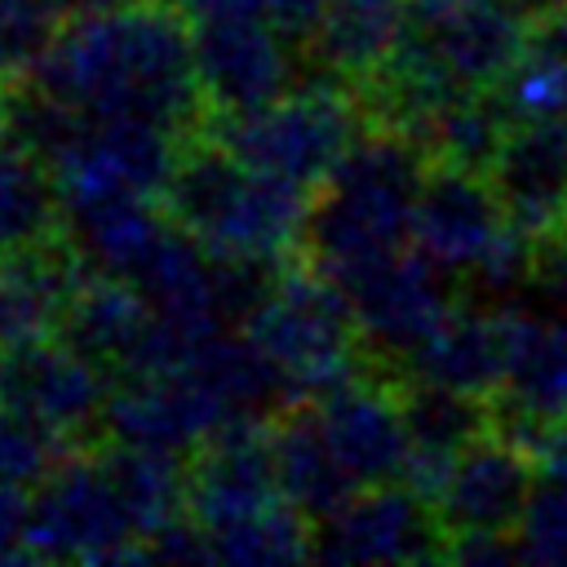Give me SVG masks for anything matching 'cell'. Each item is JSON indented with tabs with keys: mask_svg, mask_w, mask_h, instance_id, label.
I'll list each match as a JSON object with an SVG mask.
<instances>
[{
	"mask_svg": "<svg viewBox=\"0 0 567 567\" xmlns=\"http://www.w3.org/2000/svg\"><path fill=\"white\" fill-rule=\"evenodd\" d=\"M31 80L84 115L199 133L208 102L195 71V18L177 0H115L71 13Z\"/></svg>",
	"mask_w": 567,
	"mask_h": 567,
	"instance_id": "1",
	"label": "cell"
},
{
	"mask_svg": "<svg viewBox=\"0 0 567 567\" xmlns=\"http://www.w3.org/2000/svg\"><path fill=\"white\" fill-rule=\"evenodd\" d=\"M425 173L430 155L416 137L390 124H368L310 199L301 261L332 284H346L359 270L403 252L412 244Z\"/></svg>",
	"mask_w": 567,
	"mask_h": 567,
	"instance_id": "2",
	"label": "cell"
},
{
	"mask_svg": "<svg viewBox=\"0 0 567 567\" xmlns=\"http://www.w3.org/2000/svg\"><path fill=\"white\" fill-rule=\"evenodd\" d=\"M315 190L252 168L208 128L204 137L190 133L173 177L159 190V208L199 239L213 257H266V261H297L301 230Z\"/></svg>",
	"mask_w": 567,
	"mask_h": 567,
	"instance_id": "3",
	"label": "cell"
},
{
	"mask_svg": "<svg viewBox=\"0 0 567 567\" xmlns=\"http://www.w3.org/2000/svg\"><path fill=\"white\" fill-rule=\"evenodd\" d=\"M368 106L346 80H301L248 115H213L204 128L252 168L319 190L368 128Z\"/></svg>",
	"mask_w": 567,
	"mask_h": 567,
	"instance_id": "4",
	"label": "cell"
},
{
	"mask_svg": "<svg viewBox=\"0 0 567 567\" xmlns=\"http://www.w3.org/2000/svg\"><path fill=\"white\" fill-rule=\"evenodd\" d=\"M244 332H252L257 346L292 377L301 399H315L372 363L350 297L301 257L288 261L270 297L248 315Z\"/></svg>",
	"mask_w": 567,
	"mask_h": 567,
	"instance_id": "5",
	"label": "cell"
},
{
	"mask_svg": "<svg viewBox=\"0 0 567 567\" xmlns=\"http://www.w3.org/2000/svg\"><path fill=\"white\" fill-rule=\"evenodd\" d=\"M31 558L115 563L142 558V527L102 456V439L66 452L35 487L27 518Z\"/></svg>",
	"mask_w": 567,
	"mask_h": 567,
	"instance_id": "6",
	"label": "cell"
},
{
	"mask_svg": "<svg viewBox=\"0 0 567 567\" xmlns=\"http://www.w3.org/2000/svg\"><path fill=\"white\" fill-rule=\"evenodd\" d=\"M337 288L354 306L368 359L385 372H403V363L461 301V292L447 288V270L421 248H403Z\"/></svg>",
	"mask_w": 567,
	"mask_h": 567,
	"instance_id": "7",
	"label": "cell"
},
{
	"mask_svg": "<svg viewBox=\"0 0 567 567\" xmlns=\"http://www.w3.org/2000/svg\"><path fill=\"white\" fill-rule=\"evenodd\" d=\"M111 381L106 368L84 359L58 332L0 346V399L66 447L102 439Z\"/></svg>",
	"mask_w": 567,
	"mask_h": 567,
	"instance_id": "8",
	"label": "cell"
},
{
	"mask_svg": "<svg viewBox=\"0 0 567 567\" xmlns=\"http://www.w3.org/2000/svg\"><path fill=\"white\" fill-rule=\"evenodd\" d=\"M195 71L208 115H248L306 80V49L270 18H204Z\"/></svg>",
	"mask_w": 567,
	"mask_h": 567,
	"instance_id": "9",
	"label": "cell"
},
{
	"mask_svg": "<svg viewBox=\"0 0 567 567\" xmlns=\"http://www.w3.org/2000/svg\"><path fill=\"white\" fill-rule=\"evenodd\" d=\"M447 532L434 505L403 478L359 487L337 514L315 523L323 563H443Z\"/></svg>",
	"mask_w": 567,
	"mask_h": 567,
	"instance_id": "10",
	"label": "cell"
},
{
	"mask_svg": "<svg viewBox=\"0 0 567 567\" xmlns=\"http://www.w3.org/2000/svg\"><path fill=\"white\" fill-rule=\"evenodd\" d=\"M536 478H540V456L501 430H487L483 439L461 447L434 496V514L447 540L483 536V532H518Z\"/></svg>",
	"mask_w": 567,
	"mask_h": 567,
	"instance_id": "11",
	"label": "cell"
},
{
	"mask_svg": "<svg viewBox=\"0 0 567 567\" xmlns=\"http://www.w3.org/2000/svg\"><path fill=\"white\" fill-rule=\"evenodd\" d=\"M315 408H319V421L337 456L359 478V487L403 478L408 456H412V434L403 416L399 372L368 363L354 377L315 394Z\"/></svg>",
	"mask_w": 567,
	"mask_h": 567,
	"instance_id": "12",
	"label": "cell"
},
{
	"mask_svg": "<svg viewBox=\"0 0 567 567\" xmlns=\"http://www.w3.org/2000/svg\"><path fill=\"white\" fill-rule=\"evenodd\" d=\"M509 368L496 403V430L536 452L549 421L567 412V315H536L501 301Z\"/></svg>",
	"mask_w": 567,
	"mask_h": 567,
	"instance_id": "13",
	"label": "cell"
},
{
	"mask_svg": "<svg viewBox=\"0 0 567 567\" xmlns=\"http://www.w3.org/2000/svg\"><path fill=\"white\" fill-rule=\"evenodd\" d=\"M505 230H509V213L492 173L430 159L412 221V244L425 257H434L447 275L465 279L496 248Z\"/></svg>",
	"mask_w": 567,
	"mask_h": 567,
	"instance_id": "14",
	"label": "cell"
},
{
	"mask_svg": "<svg viewBox=\"0 0 567 567\" xmlns=\"http://www.w3.org/2000/svg\"><path fill=\"white\" fill-rule=\"evenodd\" d=\"M186 137L190 133H177L151 120L84 115L75 142L53 164V173L62 190H137L159 199Z\"/></svg>",
	"mask_w": 567,
	"mask_h": 567,
	"instance_id": "15",
	"label": "cell"
},
{
	"mask_svg": "<svg viewBox=\"0 0 567 567\" xmlns=\"http://www.w3.org/2000/svg\"><path fill=\"white\" fill-rule=\"evenodd\" d=\"M275 501H284V492L261 421H230L186 456V514L208 532L261 514Z\"/></svg>",
	"mask_w": 567,
	"mask_h": 567,
	"instance_id": "16",
	"label": "cell"
},
{
	"mask_svg": "<svg viewBox=\"0 0 567 567\" xmlns=\"http://www.w3.org/2000/svg\"><path fill=\"white\" fill-rule=\"evenodd\" d=\"M487 173L523 235L558 230L567 221V120L509 124Z\"/></svg>",
	"mask_w": 567,
	"mask_h": 567,
	"instance_id": "17",
	"label": "cell"
},
{
	"mask_svg": "<svg viewBox=\"0 0 567 567\" xmlns=\"http://www.w3.org/2000/svg\"><path fill=\"white\" fill-rule=\"evenodd\" d=\"M505 368H509V346H505L501 306L465 297L430 332V341L403 363L399 377H416V381H434V385L496 399L505 385Z\"/></svg>",
	"mask_w": 567,
	"mask_h": 567,
	"instance_id": "18",
	"label": "cell"
},
{
	"mask_svg": "<svg viewBox=\"0 0 567 567\" xmlns=\"http://www.w3.org/2000/svg\"><path fill=\"white\" fill-rule=\"evenodd\" d=\"M270 452L284 501H292L310 523L337 514L359 492V478L337 456L315 399H297L270 416Z\"/></svg>",
	"mask_w": 567,
	"mask_h": 567,
	"instance_id": "19",
	"label": "cell"
},
{
	"mask_svg": "<svg viewBox=\"0 0 567 567\" xmlns=\"http://www.w3.org/2000/svg\"><path fill=\"white\" fill-rule=\"evenodd\" d=\"M151 319H155V310L133 284L102 275V270H84L71 301L62 306V319L53 332L66 346H75L84 359L106 368L111 377H124L137 363Z\"/></svg>",
	"mask_w": 567,
	"mask_h": 567,
	"instance_id": "20",
	"label": "cell"
},
{
	"mask_svg": "<svg viewBox=\"0 0 567 567\" xmlns=\"http://www.w3.org/2000/svg\"><path fill=\"white\" fill-rule=\"evenodd\" d=\"M408 0H328L315 31L306 35V71L359 84L372 75L399 40Z\"/></svg>",
	"mask_w": 567,
	"mask_h": 567,
	"instance_id": "21",
	"label": "cell"
},
{
	"mask_svg": "<svg viewBox=\"0 0 567 567\" xmlns=\"http://www.w3.org/2000/svg\"><path fill=\"white\" fill-rule=\"evenodd\" d=\"M66 235L62 182L31 151L0 137V257Z\"/></svg>",
	"mask_w": 567,
	"mask_h": 567,
	"instance_id": "22",
	"label": "cell"
},
{
	"mask_svg": "<svg viewBox=\"0 0 567 567\" xmlns=\"http://www.w3.org/2000/svg\"><path fill=\"white\" fill-rule=\"evenodd\" d=\"M399 394H403L412 452L456 461L461 447L496 430V403L487 394H465V390L416 381V377H399Z\"/></svg>",
	"mask_w": 567,
	"mask_h": 567,
	"instance_id": "23",
	"label": "cell"
},
{
	"mask_svg": "<svg viewBox=\"0 0 567 567\" xmlns=\"http://www.w3.org/2000/svg\"><path fill=\"white\" fill-rule=\"evenodd\" d=\"M213 554L221 563H297V558H315V523L292 501H275L261 514H248V518L213 532Z\"/></svg>",
	"mask_w": 567,
	"mask_h": 567,
	"instance_id": "24",
	"label": "cell"
},
{
	"mask_svg": "<svg viewBox=\"0 0 567 567\" xmlns=\"http://www.w3.org/2000/svg\"><path fill=\"white\" fill-rule=\"evenodd\" d=\"M492 93L505 106L509 124L567 120V49L545 44L527 31V49Z\"/></svg>",
	"mask_w": 567,
	"mask_h": 567,
	"instance_id": "25",
	"label": "cell"
},
{
	"mask_svg": "<svg viewBox=\"0 0 567 567\" xmlns=\"http://www.w3.org/2000/svg\"><path fill=\"white\" fill-rule=\"evenodd\" d=\"M66 9L58 0H0V75L22 80L53 44Z\"/></svg>",
	"mask_w": 567,
	"mask_h": 567,
	"instance_id": "26",
	"label": "cell"
},
{
	"mask_svg": "<svg viewBox=\"0 0 567 567\" xmlns=\"http://www.w3.org/2000/svg\"><path fill=\"white\" fill-rule=\"evenodd\" d=\"M66 452L71 447L62 439H53L49 430H40L35 421H27L0 399V483L31 492Z\"/></svg>",
	"mask_w": 567,
	"mask_h": 567,
	"instance_id": "27",
	"label": "cell"
},
{
	"mask_svg": "<svg viewBox=\"0 0 567 567\" xmlns=\"http://www.w3.org/2000/svg\"><path fill=\"white\" fill-rule=\"evenodd\" d=\"M523 563H567V474L540 470L527 514L518 523Z\"/></svg>",
	"mask_w": 567,
	"mask_h": 567,
	"instance_id": "28",
	"label": "cell"
},
{
	"mask_svg": "<svg viewBox=\"0 0 567 567\" xmlns=\"http://www.w3.org/2000/svg\"><path fill=\"white\" fill-rule=\"evenodd\" d=\"M195 22L204 18H270L297 40V0H177Z\"/></svg>",
	"mask_w": 567,
	"mask_h": 567,
	"instance_id": "29",
	"label": "cell"
},
{
	"mask_svg": "<svg viewBox=\"0 0 567 567\" xmlns=\"http://www.w3.org/2000/svg\"><path fill=\"white\" fill-rule=\"evenodd\" d=\"M27 518H31V496H27V487L0 483V563H9V558H31V549H27Z\"/></svg>",
	"mask_w": 567,
	"mask_h": 567,
	"instance_id": "30",
	"label": "cell"
},
{
	"mask_svg": "<svg viewBox=\"0 0 567 567\" xmlns=\"http://www.w3.org/2000/svg\"><path fill=\"white\" fill-rule=\"evenodd\" d=\"M505 9H514L527 27H536V22H545V18H558V13H567V0H501Z\"/></svg>",
	"mask_w": 567,
	"mask_h": 567,
	"instance_id": "31",
	"label": "cell"
},
{
	"mask_svg": "<svg viewBox=\"0 0 567 567\" xmlns=\"http://www.w3.org/2000/svg\"><path fill=\"white\" fill-rule=\"evenodd\" d=\"M4 106H9V80L0 75V137H4Z\"/></svg>",
	"mask_w": 567,
	"mask_h": 567,
	"instance_id": "32",
	"label": "cell"
}]
</instances>
